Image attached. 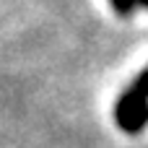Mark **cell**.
<instances>
[{
  "label": "cell",
  "instance_id": "obj_1",
  "mask_svg": "<svg viewBox=\"0 0 148 148\" xmlns=\"http://www.w3.org/2000/svg\"><path fill=\"white\" fill-rule=\"evenodd\" d=\"M114 120L125 133H140L148 125V99L127 88L114 107Z\"/></svg>",
  "mask_w": 148,
  "mask_h": 148
},
{
  "label": "cell",
  "instance_id": "obj_2",
  "mask_svg": "<svg viewBox=\"0 0 148 148\" xmlns=\"http://www.w3.org/2000/svg\"><path fill=\"white\" fill-rule=\"evenodd\" d=\"M130 88H133L135 94H140V96H146V99H148V68L135 78V83H133Z\"/></svg>",
  "mask_w": 148,
  "mask_h": 148
},
{
  "label": "cell",
  "instance_id": "obj_3",
  "mask_svg": "<svg viewBox=\"0 0 148 148\" xmlns=\"http://www.w3.org/2000/svg\"><path fill=\"white\" fill-rule=\"evenodd\" d=\"M112 3V8L120 13V16H130L133 10H135V0H109Z\"/></svg>",
  "mask_w": 148,
  "mask_h": 148
},
{
  "label": "cell",
  "instance_id": "obj_4",
  "mask_svg": "<svg viewBox=\"0 0 148 148\" xmlns=\"http://www.w3.org/2000/svg\"><path fill=\"white\" fill-rule=\"evenodd\" d=\"M135 5H143V8H148V0H135Z\"/></svg>",
  "mask_w": 148,
  "mask_h": 148
}]
</instances>
